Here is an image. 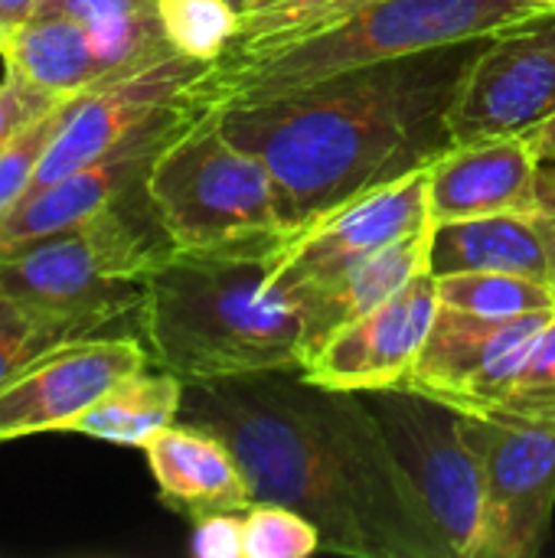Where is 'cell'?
<instances>
[{
	"instance_id": "29",
	"label": "cell",
	"mask_w": 555,
	"mask_h": 558,
	"mask_svg": "<svg viewBox=\"0 0 555 558\" xmlns=\"http://www.w3.org/2000/svg\"><path fill=\"white\" fill-rule=\"evenodd\" d=\"M69 95H56L49 88H39L36 82H29L23 72L7 69L3 65V78H0V147L29 121H36L39 114L52 111L56 105H62Z\"/></svg>"
},
{
	"instance_id": "30",
	"label": "cell",
	"mask_w": 555,
	"mask_h": 558,
	"mask_svg": "<svg viewBox=\"0 0 555 558\" xmlns=\"http://www.w3.org/2000/svg\"><path fill=\"white\" fill-rule=\"evenodd\" d=\"M242 513H209L193 520V553L200 558H242Z\"/></svg>"
},
{
	"instance_id": "27",
	"label": "cell",
	"mask_w": 555,
	"mask_h": 558,
	"mask_svg": "<svg viewBox=\"0 0 555 558\" xmlns=\"http://www.w3.org/2000/svg\"><path fill=\"white\" fill-rule=\"evenodd\" d=\"M72 98V95H69ZM69 98L62 105H56L52 111L39 114L36 121H29L26 128H20L3 147H0V216L20 199L29 193L36 173H39V163L49 150V144L56 141L62 121H65V111H69Z\"/></svg>"
},
{
	"instance_id": "36",
	"label": "cell",
	"mask_w": 555,
	"mask_h": 558,
	"mask_svg": "<svg viewBox=\"0 0 555 558\" xmlns=\"http://www.w3.org/2000/svg\"><path fill=\"white\" fill-rule=\"evenodd\" d=\"M232 3H236V7H239V10H249V7H252V3H255V0H232Z\"/></svg>"
},
{
	"instance_id": "18",
	"label": "cell",
	"mask_w": 555,
	"mask_h": 558,
	"mask_svg": "<svg viewBox=\"0 0 555 558\" xmlns=\"http://www.w3.org/2000/svg\"><path fill=\"white\" fill-rule=\"evenodd\" d=\"M144 454L160 497L190 520L209 513H242L255 504L226 441L203 428L173 422L144 445Z\"/></svg>"
},
{
	"instance_id": "8",
	"label": "cell",
	"mask_w": 555,
	"mask_h": 558,
	"mask_svg": "<svg viewBox=\"0 0 555 558\" xmlns=\"http://www.w3.org/2000/svg\"><path fill=\"white\" fill-rule=\"evenodd\" d=\"M481 461V536L474 558H536L555 517V432L461 412Z\"/></svg>"
},
{
	"instance_id": "23",
	"label": "cell",
	"mask_w": 555,
	"mask_h": 558,
	"mask_svg": "<svg viewBox=\"0 0 555 558\" xmlns=\"http://www.w3.org/2000/svg\"><path fill=\"white\" fill-rule=\"evenodd\" d=\"M438 281V304L471 311L481 317H523L555 311V288L507 271H461L442 275Z\"/></svg>"
},
{
	"instance_id": "38",
	"label": "cell",
	"mask_w": 555,
	"mask_h": 558,
	"mask_svg": "<svg viewBox=\"0 0 555 558\" xmlns=\"http://www.w3.org/2000/svg\"><path fill=\"white\" fill-rule=\"evenodd\" d=\"M536 3H543V7H550V10H555V0H536Z\"/></svg>"
},
{
	"instance_id": "4",
	"label": "cell",
	"mask_w": 555,
	"mask_h": 558,
	"mask_svg": "<svg viewBox=\"0 0 555 558\" xmlns=\"http://www.w3.org/2000/svg\"><path fill=\"white\" fill-rule=\"evenodd\" d=\"M550 13L536 0H373L370 7L255 52H222L193 85L206 111L255 105L389 59L487 39Z\"/></svg>"
},
{
	"instance_id": "28",
	"label": "cell",
	"mask_w": 555,
	"mask_h": 558,
	"mask_svg": "<svg viewBox=\"0 0 555 558\" xmlns=\"http://www.w3.org/2000/svg\"><path fill=\"white\" fill-rule=\"evenodd\" d=\"M72 340L75 337H69L65 330L33 317L29 311H23L20 304L0 294V386L10 383L16 373H23L39 356Z\"/></svg>"
},
{
	"instance_id": "3",
	"label": "cell",
	"mask_w": 555,
	"mask_h": 558,
	"mask_svg": "<svg viewBox=\"0 0 555 558\" xmlns=\"http://www.w3.org/2000/svg\"><path fill=\"white\" fill-rule=\"evenodd\" d=\"M288 248H173L157 262L137 314L150 363L183 383L304 369V320L268 288Z\"/></svg>"
},
{
	"instance_id": "1",
	"label": "cell",
	"mask_w": 555,
	"mask_h": 558,
	"mask_svg": "<svg viewBox=\"0 0 555 558\" xmlns=\"http://www.w3.org/2000/svg\"><path fill=\"white\" fill-rule=\"evenodd\" d=\"M177 422L226 441L252 500L304 513L321 553L451 558L363 392L317 386L301 369L183 383Z\"/></svg>"
},
{
	"instance_id": "2",
	"label": "cell",
	"mask_w": 555,
	"mask_h": 558,
	"mask_svg": "<svg viewBox=\"0 0 555 558\" xmlns=\"http://www.w3.org/2000/svg\"><path fill=\"white\" fill-rule=\"evenodd\" d=\"M487 39L363 65L216 114L222 131L272 170L285 229L298 239L324 216L435 163L451 147V101Z\"/></svg>"
},
{
	"instance_id": "7",
	"label": "cell",
	"mask_w": 555,
	"mask_h": 558,
	"mask_svg": "<svg viewBox=\"0 0 555 558\" xmlns=\"http://www.w3.org/2000/svg\"><path fill=\"white\" fill-rule=\"evenodd\" d=\"M363 396L419 487L451 558H474L484 490L481 461L464 435L461 409L399 386Z\"/></svg>"
},
{
	"instance_id": "14",
	"label": "cell",
	"mask_w": 555,
	"mask_h": 558,
	"mask_svg": "<svg viewBox=\"0 0 555 558\" xmlns=\"http://www.w3.org/2000/svg\"><path fill=\"white\" fill-rule=\"evenodd\" d=\"M150 366L144 340L82 337L56 347L0 386V441L69 432L121 379Z\"/></svg>"
},
{
	"instance_id": "17",
	"label": "cell",
	"mask_w": 555,
	"mask_h": 558,
	"mask_svg": "<svg viewBox=\"0 0 555 558\" xmlns=\"http://www.w3.org/2000/svg\"><path fill=\"white\" fill-rule=\"evenodd\" d=\"M540 160L523 134L451 144L429 167V219L458 222L494 213H533Z\"/></svg>"
},
{
	"instance_id": "13",
	"label": "cell",
	"mask_w": 555,
	"mask_h": 558,
	"mask_svg": "<svg viewBox=\"0 0 555 558\" xmlns=\"http://www.w3.org/2000/svg\"><path fill=\"white\" fill-rule=\"evenodd\" d=\"M170 49L173 46L160 29L154 7L95 23L72 16H33L7 36L0 56L7 69L23 72L39 88L75 95Z\"/></svg>"
},
{
	"instance_id": "21",
	"label": "cell",
	"mask_w": 555,
	"mask_h": 558,
	"mask_svg": "<svg viewBox=\"0 0 555 558\" xmlns=\"http://www.w3.org/2000/svg\"><path fill=\"white\" fill-rule=\"evenodd\" d=\"M183 379L167 369L144 366L141 373L121 379L92 409H85L69 432L144 448L154 435L170 428L180 415Z\"/></svg>"
},
{
	"instance_id": "32",
	"label": "cell",
	"mask_w": 555,
	"mask_h": 558,
	"mask_svg": "<svg viewBox=\"0 0 555 558\" xmlns=\"http://www.w3.org/2000/svg\"><path fill=\"white\" fill-rule=\"evenodd\" d=\"M43 3L46 0H0V26L7 29V36L26 26L43 10Z\"/></svg>"
},
{
	"instance_id": "24",
	"label": "cell",
	"mask_w": 555,
	"mask_h": 558,
	"mask_svg": "<svg viewBox=\"0 0 555 558\" xmlns=\"http://www.w3.org/2000/svg\"><path fill=\"white\" fill-rule=\"evenodd\" d=\"M370 3L373 0H255L249 10H242L239 39L226 52H255L278 46L301 33L330 26Z\"/></svg>"
},
{
	"instance_id": "35",
	"label": "cell",
	"mask_w": 555,
	"mask_h": 558,
	"mask_svg": "<svg viewBox=\"0 0 555 558\" xmlns=\"http://www.w3.org/2000/svg\"><path fill=\"white\" fill-rule=\"evenodd\" d=\"M536 193H540V206H555V160L540 163Z\"/></svg>"
},
{
	"instance_id": "37",
	"label": "cell",
	"mask_w": 555,
	"mask_h": 558,
	"mask_svg": "<svg viewBox=\"0 0 555 558\" xmlns=\"http://www.w3.org/2000/svg\"><path fill=\"white\" fill-rule=\"evenodd\" d=\"M3 46H7V29L0 26V52H3Z\"/></svg>"
},
{
	"instance_id": "6",
	"label": "cell",
	"mask_w": 555,
	"mask_h": 558,
	"mask_svg": "<svg viewBox=\"0 0 555 558\" xmlns=\"http://www.w3.org/2000/svg\"><path fill=\"white\" fill-rule=\"evenodd\" d=\"M147 196L180 252L294 242L265 160L239 147L216 111H200L154 160Z\"/></svg>"
},
{
	"instance_id": "19",
	"label": "cell",
	"mask_w": 555,
	"mask_h": 558,
	"mask_svg": "<svg viewBox=\"0 0 555 558\" xmlns=\"http://www.w3.org/2000/svg\"><path fill=\"white\" fill-rule=\"evenodd\" d=\"M429 271L435 278L461 271H507L555 288L546 239L533 213H494L432 226Z\"/></svg>"
},
{
	"instance_id": "11",
	"label": "cell",
	"mask_w": 555,
	"mask_h": 558,
	"mask_svg": "<svg viewBox=\"0 0 555 558\" xmlns=\"http://www.w3.org/2000/svg\"><path fill=\"white\" fill-rule=\"evenodd\" d=\"M209 62L190 59L177 49L160 52L141 65H131L85 92L69 98L65 121L49 144L39 173L29 190L49 186L65 173L85 167L88 160L101 157L128 134L144 128L164 108L177 105L190 95V88L203 78Z\"/></svg>"
},
{
	"instance_id": "10",
	"label": "cell",
	"mask_w": 555,
	"mask_h": 558,
	"mask_svg": "<svg viewBox=\"0 0 555 558\" xmlns=\"http://www.w3.org/2000/svg\"><path fill=\"white\" fill-rule=\"evenodd\" d=\"M429 167L379 186L304 229L268 281L272 294L294 307L298 298L330 284L379 248L429 229Z\"/></svg>"
},
{
	"instance_id": "12",
	"label": "cell",
	"mask_w": 555,
	"mask_h": 558,
	"mask_svg": "<svg viewBox=\"0 0 555 558\" xmlns=\"http://www.w3.org/2000/svg\"><path fill=\"white\" fill-rule=\"evenodd\" d=\"M206 108L196 105L193 88L177 105L164 108L144 128L128 134L121 144L88 160L85 167L65 173L62 180L29 190L0 216V245H13L23 239L49 235L69 226H79L114 203L128 199L147 183V173L160 150Z\"/></svg>"
},
{
	"instance_id": "5",
	"label": "cell",
	"mask_w": 555,
	"mask_h": 558,
	"mask_svg": "<svg viewBox=\"0 0 555 558\" xmlns=\"http://www.w3.org/2000/svg\"><path fill=\"white\" fill-rule=\"evenodd\" d=\"M170 252L144 183L79 226L0 245V294L75 340L98 337L141 314L144 281Z\"/></svg>"
},
{
	"instance_id": "26",
	"label": "cell",
	"mask_w": 555,
	"mask_h": 558,
	"mask_svg": "<svg viewBox=\"0 0 555 558\" xmlns=\"http://www.w3.org/2000/svg\"><path fill=\"white\" fill-rule=\"evenodd\" d=\"M321 553L317 526L285 504H252L242 513V558H307Z\"/></svg>"
},
{
	"instance_id": "22",
	"label": "cell",
	"mask_w": 555,
	"mask_h": 558,
	"mask_svg": "<svg viewBox=\"0 0 555 558\" xmlns=\"http://www.w3.org/2000/svg\"><path fill=\"white\" fill-rule=\"evenodd\" d=\"M461 412L555 432V314L491 376L478 396L461 405Z\"/></svg>"
},
{
	"instance_id": "34",
	"label": "cell",
	"mask_w": 555,
	"mask_h": 558,
	"mask_svg": "<svg viewBox=\"0 0 555 558\" xmlns=\"http://www.w3.org/2000/svg\"><path fill=\"white\" fill-rule=\"evenodd\" d=\"M533 219L546 239V252H550V265H553V284H555V206H536Z\"/></svg>"
},
{
	"instance_id": "16",
	"label": "cell",
	"mask_w": 555,
	"mask_h": 558,
	"mask_svg": "<svg viewBox=\"0 0 555 558\" xmlns=\"http://www.w3.org/2000/svg\"><path fill=\"white\" fill-rule=\"evenodd\" d=\"M555 311L523 317H481L438 304L432 330L399 389H415L461 409Z\"/></svg>"
},
{
	"instance_id": "15",
	"label": "cell",
	"mask_w": 555,
	"mask_h": 558,
	"mask_svg": "<svg viewBox=\"0 0 555 558\" xmlns=\"http://www.w3.org/2000/svg\"><path fill=\"white\" fill-rule=\"evenodd\" d=\"M438 311V281L425 268L389 301L334 330L304 363V379L327 389L373 392L402 386Z\"/></svg>"
},
{
	"instance_id": "33",
	"label": "cell",
	"mask_w": 555,
	"mask_h": 558,
	"mask_svg": "<svg viewBox=\"0 0 555 558\" xmlns=\"http://www.w3.org/2000/svg\"><path fill=\"white\" fill-rule=\"evenodd\" d=\"M523 137H527V144H530V150H533V157L540 163L555 160V111L543 124H536L533 131H527Z\"/></svg>"
},
{
	"instance_id": "9",
	"label": "cell",
	"mask_w": 555,
	"mask_h": 558,
	"mask_svg": "<svg viewBox=\"0 0 555 558\" xmlns=\"http://www.w3.org/2000/svg\"><path fill=\"white\" fill-rule=\"evenodd\" d=\"M555 111V10L494 33L451 101V144L527 134Z\"/></svg>"
},
{
	"instance_id": "31",
	"label": "cell",
	"mask_w": 555,
	"mask_h": 558,
	"mask_svg": "<svg viewBox=\"0 0 555 558\" xmlns=\"http://www.w3.org/2000/svg\"><path fill=\"white\" fill-rule=\"evenodd\" d=\"M157 0H46L36 16H72V20H114V16H131L154 10Z\"/></svg>"
},
{
	"instance_id": "20",
	"label": "cell",
	"mask_w": 555,
	"mask_h": 558,
	"mask_svg": "<svg viewBox=\"0 0 555 558\" xmlns=\"http://www.w3.org/2000/svg\"><path fill=\"white\" fill-rule=\"evenodd\" d=\"M429 239H432V226L379 248L376 255L353 265L330 284L298 298L294 311L304 320V363L334 330L370 314L373 307L389 301L399 288H406L419 271H425Z\"/></svg>"
},
{
	"instance_id": "25",
	"label": "cell",
	"mask_w": 555,
	"mask_h": 558,
	"mask_svg": "<svg viewBox=\"0 0 555 558\" xmlns=\"http://www.w3.org/2000/svg\"><path fill=\"white\" fill-rule=\"evenodd\" d=\"M157 20L167 43L200 62H216L242 29V10L232 0H157Z\"/></svg>"
}]
</instances>
